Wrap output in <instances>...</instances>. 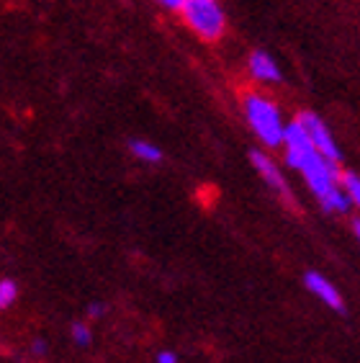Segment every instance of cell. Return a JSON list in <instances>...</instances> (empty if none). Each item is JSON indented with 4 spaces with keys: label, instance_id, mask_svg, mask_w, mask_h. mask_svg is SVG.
<instances>
[{
    "label": "cell",
    "instance_id": "6da1fadb",
    "mask_svg": "<svg viewBox=\"0 0 360 363\" xmlns=\"http://www.w3.org/2000/svg\"><path fill=\"white\" fill-rule=\"evenodd\" d=\"M244 116H247L249 129L255 132V137L263 142L265 147H281L283 142V113L276 106L273 98H268L265 93H244Z\"/></svg>",
    "mask_w": 360,
    "mask_h": 363
},
{
    "label": "cell",
    "instance_id": "7a4b0ae2",
    "mask_svg": "<svg viewBox=\"0 0 360 363\" xmlns=\"http://www.w3.org/2000/svg\"><path fill=\"white\" fill-rule=\"evenodd\" d=\"M178 13L203 42H219L227 34V13L219 0H183Z\"/></svg>",
    "mask_w": 360,
    "mask_h": 363
},
{
    "label": "cell",
    "instance_id": "3957f363",
    "mask_svg": "<svg viewBox=\"0 0 360 363\" xmlns=\"http://www.w3.org/2000/svg\"><path fill=\"white\" fill-rule=\"evenodd\" d=\"M298 173L304 175L306 186L317 199H325L330 191L337 189L339 181V162H332L322 157L319 152H312L301 165H298Z\"/></svg>",
    "mask_w": 360,
    "mask_h": 363
},
{
    "label": "cell",
    "instance_id": "277c9868",
    "mask_svg": "<svg viewBox=\"0 0 360 363\" xmlns=\"http://www.w3.org/2000/svg\"><path fill=\"white\" fill-rule=\"evenodd\" d=\"M296 121L304 126L306 137H309L312 147L317 150L319 155H322V157H327V160H332V162L342 160V152H339L337 142H334L332 132H330V126L322 121V116H317L314 111H301L296 116Z\"/></svg>",
    "mask_w": 360,
    "mask_h": 363
},
{
    "label": "cell",
    "instance_id": "5b68a950",
    "mask_svg": "<svg viewBox=\"0 0 360 363\" xmlns=\"http://www.w3.org/2000/svg\"><path fill=\"white\" fill-rule=\"evenodd\" d=\"M283 152H286V162L291 165L293 170H298V165L309 157L312 152H317L312 147V142H309V137H306L304 126L298 124L296 119L291 121V124H286L283 129Z\"/></svg>",
    "mask_w": 360,
    "mask_h": 363
},
{
    "label": "cell",
    "instance_id": "8992f818",
    "mask_svg": "<svg viewBox=\"0 0 360 363\" xmlns=\"http://www.w3.org/2000/svg\"><path fill=\"white\" fill-rule=\"evenodd\" d=\"M249 160H252L255 170L260 173V178L268 183V189L273 191V194L281 196L286 203H293V194H291V189H288V181H286V175L281 173V168H278L276 162L270 160L268 155L260 152V150H255V152L249 155Z\"/></svg>",
    "mask_w": 360,
    "mask_h": 363
},
{
    "label": "cell",
    "instance_id": "52a82bcc",
    "mask_svg": "<svg viewBox=\"0 0 360 363\" xmlns=\"http://www.w3.org/2000/svg\"><path fill=\"white\" fill-rule=\"evenodd\" d=\"M304 284L306 289L317 296L319 301H325L327 307L334 309V312H345V301H342V296H339V291L334 289V284L330 279H325L322 273L317 271H309L304 276Z\"/></svg>",
    "mask_w": 360,
    "mask_h": 363
},
{
    "label": "cell",
    "instance_id": "ba28073f",
    "mask_svg": "<svg viewBox=\"0 0 360 363\" xmlns=\"http://www.w3.org/2000/svg\"><path fill=\"white\" fill-rule=\"evenodd\" d=\"M247 70H249V75L255 77L257 83L273 85V83H281V80H283L278 62L268 55V52H263V49H257V52L249 55Z\"/></svg>",
    "mask_w": 360,
    "mask_h": 363
},
{
    "label": "cell",
    "instance_id": "9c48e42d",
    "mask_svg": "<svg viewBox=\"0 0 360 363\" xmlns=\"http://www.w3.org/2000/svg\"><path fill=\"white\" fill-rule=\"evenodd\" d=\"M319 203H322V209H325L327 214H347V211L353 209V201H350L339 189L330 191L325 199H319Z\"/></svg>",
    "mask_w": 360,
    "mask_h": 363
},
{
    "label": "cell",
    "instance_id": "30bf717a",
    "mask_svg": "<svg viewBox=\"0 0 360 363\" xmlns=\"http://www.w3.org/2000/svg\"><path fill=\"white\" fill-rule=\"evenodd\" d=\"M129 150H132L134 157L142 162H162V150H159L157 145H152V142L132 140L129 142Z\"/></svg>",
    "mask_w": 360,
    "mask_h": 363
},
{
    "label": "cell",
    "instance_id": "8fae6325",
    "mask_svg": "<svg viewBox=\"0 0 360 363\" xmlns=\"http://www.w3.org/2000/svg\"><path fill=\"white\" fill-rule=\"evenodd\" d=\"M337 189L342 191V194H345L355 206H358L360 203V178H358V173H353V170H339Z\"/></svg>",
    "mask_w": 360,
    "mask_h": 363
},
{
    "label": "cell",
    "instance_id": "7c38bea8",
    "mask_svg": "<svg viewBox=\"0 0 360 363\" xmlns=\"http://www.w3.org/2000/svg\"><path fill=\"white\" fill-rule=\"evenodd\" d=\"M16 299H18V286H16V281L3 279L0 281V309H8Z\"/></svg>",
    "mask_w": 360,
    "mask_h": 363
},
{
    "label": "cell",
    "instance_id": "4fadbf2b",
    "mask_svg": "<svg viewBox=\"0 0 360 363\" xmlns=\"http://www.w3.org/2000/svg\"><path fill=\"white\" fill-rule=\"evenodd\" d=\"M72 340H75L77 345H90L93 333H90L88 322H75V325H72Z\"/></svg>",
    "mask_w": 360,
    "mask_h": 363
},
{
    "label": "cell",
    "instance_id": "5bb4252c",
    "mask_svg": "<svg viewBox=\"0 0 360 363\" xmlns=\"http://www.w3.org/2000/svg\"><path fill=\"white\" fill-rule=\"evenodd\" d=\"M103 312H106V307L103 304H90L88 307V320H101V317H103Z\"/></svg>",
    "mask_w": 360,
    "mask_h": 363
},
{
    "label": "cell",
    "instance_id": "9a60e30c",
    "mask_svg": "<svg viewBox=\"0 0 360 363\" xmlns=\"http://www.w3.org/2000/svg\"><path fill=\"white\" fill-rule=\"evenodd\" d=\"M154 363H178V356H175L173 350H162V353H157V361Z\"/></svg>",
    "mask_w": 360,
    "mask_h": 363
},
{
    "label": "cell",
    "instance_id": "2e32d148",
    "mask_svg": "<svg viewBox=\"0 0 360 363\" xmlns=\"http://www.w3.org/2000/svg\"><path fill=\"white\" fill-rule=\"evenodd\" d=\"M157 3L167 11H180V6H183V0H157Z\"/></svg>",
    "mask_w": 360,
    "mask_h": 363
},
{
    "label": "cell",
    "instance_id": "e0dca14e",
    "mask_svg": "<svg viewBox=\"0 0 360 363\" xmlns=\"http://www.w3.org/2000/svg\"><path fill=\"white\" fill-rule=\"evenodd\" d=\"M31 350H34V356H44V353H47V342H44V340H34Z\"/></svg>",
    "mask_w": 360,
    "mask_h": 363
},
{
    "label": "cell",
    "instance_id": "ac0fdd59",
    "mask_svg": "<svg viewBox=\"0 0 360 363\" xmlns=\"http://www.w3.org/2000/svg\"><path fill=\"white\" fill-rule=\"evenodd\" d=\"M353 235H355V238L360 235V222H358V219H353Z\"/></svg>",
    "mask_w": 360,
    "mask_h": 363
}]
</instances>
